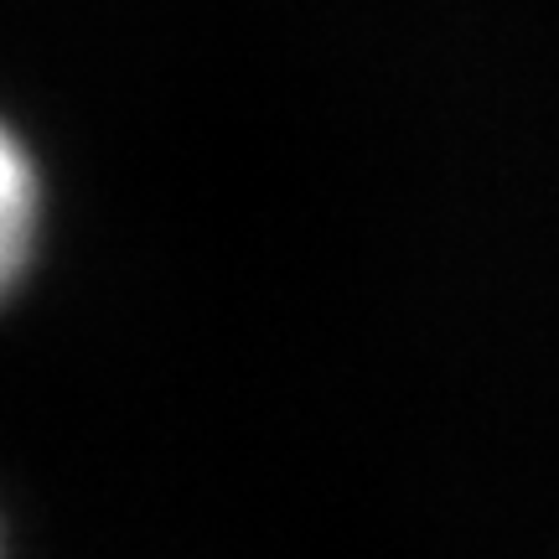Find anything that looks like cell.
<instances>
[{"label": "cell", "mask_w": 559, "mask_h": 559, "mask_svg": "<svg viewBox=\"0 0 559 559\" xmlns=\"http://www.w3.org/2000/svg\"><path fill=\"white\" fill-rule=\"evenodd\" d=\"M37 223V181L21 156V145L0 130V290L21 275Z\"/></svg>", "instance_id": "obj_1"}]
</instances>
